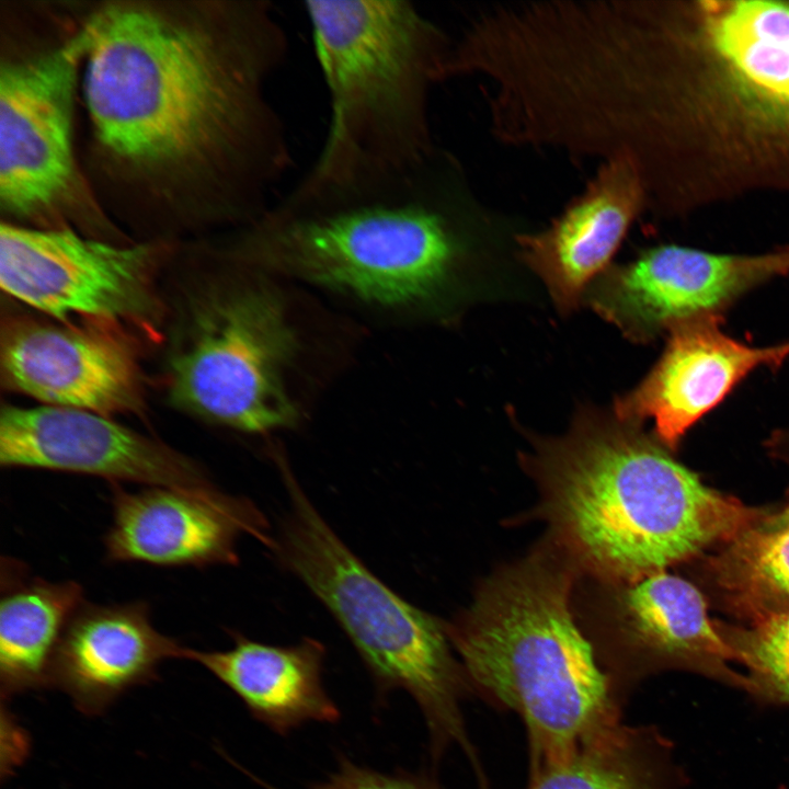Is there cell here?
I'll use <instances>...</instances> for the list:
<instances>
[{"label": "cell", "mask_w": 789, "mask_h": 789, "mask_svg": "<svg viewBox=\"0 0 789 789\" xmlns=\"http://www.w3.org/2000/svg\"><path fill=\"white\" fill-rule=\"evenodd\" d=\"M648 204L640 171L626 155L601 161L595 175L550 226L516 236L519 256L545 283L557 308L578 307Z\"/></svg>", "instance_id": "16"}, {"label": "cell", "mask_w": 789, "mask_h": 789, "mask_svg": "<svg viewBox=\"0 0 789 789\" xmlns=\"http://www.w3.org/2000/svg\"><path fill=\"white\" fill-rule=\"evenodd\" d=\"M179 242L115 243L73 229L0 224V285L10 297L72 323L133 327L161 339L167 304L158 288Z\"/></svg>", "instance_id": "9"}, {"label": "cell", "mask_w": 789, "mask_h": 789, "mask_svg": "<svg viewBox=\"0 0 789 789\" xmlns=\"http://www.w3.org/2000/svg\"><path fill=\"white\" fill-rule=\"evenodd\" d=\"M0 466L171 488L210 500L220 491L193 458L114 418L71 408L3 405Z\"/></svg>", "instance_id": "11"}, {"label": "cell", "mask_w": 789, "mask_h": 789, "mask_svg": "<svg viewBox=\"0 0 789 789\" xmlns=\"http://www.w3.org/2000/svg\"><path fill=\"white\" fill-rule=\"evenodd\" d=\"M474 202L460 165L442 150L391 190L317 202L282 197L224 239L237 255L343 312L412 327L450 301L470 252Z\"/></svg>", "instance_id": "3"}, {"label": "cell", "mask_w": 789, "mask_h": 789, "mask_svg": "<svg viewBox=\"0 0 789 789\" xmlns=\"http://www.w3.org/2000/svg\"><path fill=\"white\" fill-rule=\"evenodd\" d=\"M83 28L81 162L123 230L182 242L270 209L293 160L272 1L87 0Z\"/></svg>", "instance_id": "1"}, {"label": "cell", "mask_w": 789, "mask_h": 789, "mask_svg": "<svg viewBox=\"0 0 789 789\" xmlns=\"http://www.w3.org/2000/svg\"><path fill=\"white\" fill-rule=\"evenodd\" d=\"M187 241L202 267L167 306L170 403L244 435L299 428L351 364L362 327L309 289L235 254L217 235Z\"/></svg>", "instance_id": "2"}, {"label": "cell", "mask_w": 789, "mask_h": 789, "mask_svg": "<svg viewBox=\"0 0 789 789\" xmlns=\"http://www.w3.org/2000/svg\"><path fill=\"white\" fill-rule=\"evenodd\" d=\"M569 596L567 574L534 559L492 580L446 627L472 695L522 720L528 770L622 722L624 704L574 621Z\"/></svg>", "instance_id": "6"}, {"label": "cell", "mask_w": 789, "mask_h": 789, "mask_svg": "<svg viewBox=\"0 0 789 789\" xmlns=\"http://www.w3.org/2000/svg\"><path fill=\"white\" fill-rule=\"evenodd\" d=\"M609 636L598 660L625 704L644 677L690 670L747 691V679L729 667L734 653L711 622L702 594L665 571L626 582L613 597Z\"/></svg>", "instance_id": "13"}, {"label": "cell", "mask_w": 789, "mask_h": 789, "mask_svg": "<svg viewBox=\"0 0 789 789\" xmlns=\"http://www.w3.org/2000/svg\"><path fill=\"white\" fill-rule=\"evenodd\" d=\"M787 273L789 249L733 255L661 245L608 267L585 297L629 340L645 342L679 322L714 316L748 289Z\"/></svg>", "instance_id": "12"}, {"label": "cell", "mask_w": 789, "mask_h": 789, "mask_svg": "<svg viewBox=\"0 0 789 789\" xmlns=\"http://www.w3.org/2000/svg\"><path fill=\"white\" fill-rule=\"evenodd\" d=\"M185 650L155 628L144 602H84L57 648L50 686L81 712L100 714L130 688L155 679L163 661L184 659Z\"/></svg>", "instance_id": "17"}, {"label": "cell", "mask_w": 789, "mask_h": 789, "mask_svg": "<svg viewBox=\"0 0 789 789\" xmlns=\"http://www.w3.org/2000/svg\"><path fill=\"white\" fill-rule=\"evenodd\" d=\"M325 654L323 643L311 638L291 645H273L233 633L230 649L186 648L184 659L208 670L255 720L287 735L307 723H335L341 719L340 708L323 682Z\"/></svg>", "instance_id": "18"}, {"label": "cell", "mask_w": 789, "mask_h": 789, "mask_svg": "<svg viewBox=\"0 0 789 789\" xmlns=\"http://www.w3.org/2000/svg\"><path fill=\"white\" fill-rule=\"evenodd\" d=\"M718 586L754 619L789 607V526L752 527L711 562Z\"/></svg>", "instance_id": "22"}, {"label": "cell", "mask_w": 789, "mask_h": 789, "mask_svg": "<svg viewBox=\"0 0 789 789\" xmlns=\"http://www.w3.org/2000/svg\"><path fill=\"white\" fill-rule=\"evenodd\" d=\"M670 333L656 365L616 399L614 413L634 423L651 419L660 441L672 448L750 373L789 357V342L746 345L724 334L714 316L679 322Z\"/></svg>", "instance_id": "15"}, {"label": "cell", "mask_w": 789, "mask_h": 789, "mask_svg": "<svg viewBox=\"0 0 789 789\" xmlns=\"http://www.w3.org/2000/svg\"><path fill=\"white\" fill-rule=\"evenodd\" d=\"M768 528H781L789 526V506L779 515L771 517L765 524Z\"/></svg>", "instance_id": "25"}, {"label": "cell", "mask_w": 789, "mask_h": 789, "mask_svg": "<svg viewBox=\"0 0 789 789\" xmlns=\"http://www.w3.org/2000/svg\"><path fill=\"white\" fill-rule=\"evenodd\" d=\"M4 389L44 405L141 415L146 379L125 328L66 323L26 313L4 316L0 330Z\"/></svg>", "instance_id": "10"}, {"label": "cell", "mask_w": 789, "mask_h": 789, "mask_svg": "<svg viewBox=\"0 0 789 789\" xmlns=\"http://www.w3.org/2000/svg\"><path fill=\"white\" fill-rule=\"evenodd\" d=\"M84 10L85 0H0V219L130 243L81 162Z\"/></svg>", "instance_id": "7"}, {"label": "cell", "mask_w": 789, "mask_h": 789, "mask_svg": "<svg viewBox=\"0 0 789 789\" xmlns=\"http://www.w3.org/2000/svg\"><path fill=\"white\" fill-rule=\"evenodd\" d=\"M734 659L747 668V693L762 702L789 706V607L746 628H720Z\"/></svg>", "instance_id": "23"}, {"label": "cell", "mask_w": 789, "mask_h": 789, "mask_svg": "<svg viewBox=\"0 0 789 789\" xmlns=\"http://www.w3.org/2000/svg\"><path fill=\"white\" fill-rule=\"evenodd\" d=\"M110 488L113 516L104 538L108 561L203 568L237 564L243 534L272 546L264 516L244 498L210 500L161 487L128 491L119 483Z\"/></svg>", "instance_id": "14"}, {"label": "cell", "mask_w": 789, "mask_h": 789, "mask_svg": "<svg viewBox=\"0 0 789 789\" xmlns=\"http://www.w3.org/2000/svg\"><path fill=\"white\" fill-rule=\"evenodd\" d=\"M551 526L591 570L625 582L754 527L761 513L706 485L638 423L582 407L533 457Z\"/></svg>", "instance_id": "4"}, {"label": "cell", "mask_w": 789, "mask_h": 789, "mask_svg": "<svg viewBox=\"0 0 789 789\" xmlns=\"http://www.w3.org/2000/svg\"><path fill=\"white\" fill-rule=\"evenodd\" d=\"M696 13L719 67L789 124V3L704 1Z\"/></svg>", "instance_id": "20"}, {"label": "cell", "mask_w": 789, "mask_h": 789, "mask_svg": "<svg viewBox=\"0 0 789 789\" xmlns=\"http://www.w3.org/2000/svg\"><path fill=\"white\" fill-rule=\"evenodd\" d=\"M289 510L272 552L325 606L368 670L378 696L403 690L426 725L431 756L457 747L473 776L485 769L470 739L464 701L472 695L446 627L382 583L340 539L275 456Z\"/></svg>", "instance_id": "8"}, {"label": "cell", "mask_w": 789, "mask_h": 789, "mask_svg": "<svg viewBox=\"0 0 789 789\" xmlns=\"http://www.w3.org/2000/svg\"><path fill=\"white\" fill-rule=\"evenodd\" d=\"M81 585L30 576L15 560L1 562L0 683L3 695L50 685L62 634L84 603Z\"/></svg>", "instance_id": "19"}, {"label": "cell", "mask_w": 789, "mask_h": 789, "mask_svg": "<svg viewBox=\"0 0 789 789\" xmlns=\"http://www.w3.org/2000/svg\"><path fill=\"white\" fill-rule=\"evenodd\" d=\"M526 789H679L667 739L624 722L563 759L530 769Z\"/></svg>", "instance_id": "21"}, {"label": "cell", "mask_w": 789, "mask_h": 789, "mask_svg": "<svg viewBox=\"0 0 789 789\" xmlns=\"http://www.w3.org/2000/svg\"><path fill=\"white\" fill-rule=\"evenodd\" d=\"M265 789H279L258 779ZM309 789H443L427 774L385 773L340 756L336 768Z\"/></svg>", "instance_id": "24"}, {"label": "cell", "mask_w": 789, "mask_h": 789, "mask_svg": "<svg viewBox=\"0 0 789 789\" xmlns=\"http://www.w3.org/2000/svg\"><path fill=\"white\" fill-rule=\"evenodd\" d=\"M304 7L330 121L315 162L284 197H361L424 171L443 150L430 107L451 39L408 0H308Z\"/></svg>", "instance_id": "5"}]
</instances>
